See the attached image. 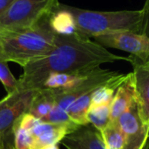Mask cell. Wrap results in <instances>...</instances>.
I'll return each mask as SVG.
<instances>
[{
    "mask_svg": "<svg viewBox=\"0 0 149 149\" xmlns=\"http://www.w3.org/2000/svg\"><path fill=\"white\" fill-rule=\"evenodd\" d=\"M129 61L128 57L114 54L105 47L79 33L57 35L53 49L23 67L19 79V91L40 90L51 73L87 74L104 63Z\"/></svg>",
    "mask_w": 149,
    "mask_h": 149,
    "instance_id": "obj_1",
    "label": "cell"
},
{
    "mask_svg": "<svg viewBox=\"0 0 149 149\" xmlns=\"http://www.w3.org/2000/svg\"><path fill=\"white\" fill-rule=\"evenodd\" d=\"M48 16L30 28L0 31V46L5 62H16L23 68L53 49L56 34L49 26Z\"/></svg>",
    "mask_w": 149,
    "mask_h": 149,
    "instance_id": "obj_2",
    "label": "cell"
},
{
    "mask_svg": "<svg viewBox=\"0 0 149 149\" xmlns=\"http://www.w3.org/2000/svg\"><path fill=\"white\" fill-rule=\"evenodd\" d=\"M73 14L77 32L87 38L117 33H140L141 10L98 12L68 6Z\"/></svg>",
    "mask_w": 149,
    "mask_h": 149,
    "instance_id": "obj_3",
    "label": "cell"
},
{
    "mask_svg": "<svg viewBox=\"0 0 149 149\" xmlns=\"http://www.w3.org/2000/svg\"><path fill=\"white\" fill-rule=\"evenodd\" d=\"M58 4L59 0H15L0 16V31L33 27L48 16Z\"/></svg>",
    "mask_w": 149,
    "mask_h": 149,
    "instance_id": "obj_4",
    "label": "cell"
},
{
    "mask_svg": "<svg viewBox=\"0 0 149 149\" xmlns=\"http://www.w3.org/2000/svg\"><path fill=\"white\" fill-rule=\"evenodd\" d=\"M120 73L98 68L88 74L86 77L78 84L67 90H51L54 104L61 109H67L78 97L95 91L111 80L117 77Z\"/></svg>",
    "mask_w": 149,
    "mask_h": 149,
    "instance_id": "obj_5",
    "label": "cell"
},
{
    "mask_svg": "<svg viewBox=\"0 0 149 149\" xmlns=\"http://www.w3.org/2000/svg\"><path fill=\"white\" fill-rule=\"evenodd\" d=\"M34 91H18L0 100V149H6L5 138L14 122L27 112Z\"/></svg>",
    "mask_w": 149,
    "mask_h": 149,
    "instance_id": "obj_6",
    "label": "cell"
},
{
    "mask_svg": "<svg viewBox=\"0 0 149 149\" xmlns=\"http://www.w3.org/2000/svg\"><path fill=\"white\" fill-rule=\"evenodd\" d=\"M104 47H111L128 52L142 60H149V38L141 33L117 32L93 38Z\"/></svg>",
    "mask_w": 149,
    "mask_h": 149,
    "instance_id": "obj_7",
    "label": "cell"
},
{
    "mask_svg": "<svg viewBox=\"0 0 149 149\" xmlns=\"http://www.w3.org/2000/svg\"><path fill=\"white\" fill-rule=\"evenodd\" d=\"M128 58L133 68L132 74L139 114L144 125L149 128V60L132 55Z\"/></svg>",
    "mask_w": 149,
    "mask_h": 149,
    "instance_id": "obj_8",
    "label": "cell"
},
{
    "mask_svg": "<svg viewBox=\"0 0 149 149\" xmlns=\"http://www.w3.org/2000/svg\"><path fill=\"white\" fill-rule=\"evenodd\" d=\"M125 137L124 149H143L148 140V127L142 122L136 101L116 121Z\"/></svg>",
    "mask_w": 149,
    "mask_h": 149,
    "instance_id": "obj_9",
    "label": "cell"
},
{
    "mask_svg": "<svg viewBox=\"0 0 149 149\" xmlns=\"http://www.w3.org/2000/svg\"><path fill=\"white\" fill-rule=\"evenodd\" d=\"M78 125H55L41 121L29 132L33 138L29 149H43L51 145L58 144L69 132L76 130Z\"/></svg>",
    "mask_w": 149,
    "mask_h": 149,
    "instance_id": "obj_10",
    "label": "cell"
},
{
    "mask_svg": "<svg viewBox=\"0 0 149 149\" xmlns=\"http://www.w3.org/2000/svg\"><path fill=\"white\" fill-rule=\"evenodd\" d=\"M60 143L67 149H106L100 132L89 125L78 126Z\"/></svg>",
    "mask_w": 149,
    "mask_h": 149,
    "instance_id": "obj_11",
    "label": "cell"
},
{
    "mask_svg": "<svg viewBox=\"0 0 149 149\" xmlns=\"http://www.w3.org/2000/svg\"><path fill=\"white\" fill-rule=\"evenodd\" d=\"M135 101L132 74H126L124 82L117 89L111 103V122H116Z\"/></svg>",
    "mask_w": 149,
    "mask_h": 149,
    "instance_id": "obj_12",
    "label": "cell"
},
{
    "mask_svg": "<svg viewBox=\"0 0 149 149\" xmlns=\"http://www.w3.org/2000/svg\"><path fill=\"white\" fill-rule=\"evenodd\" d=\"M48 23L52 31L57 35H71L77 33L74 16L67 5L59 3L49 14Z\"/></svg>",
    "mask_w": 149,
    "mask_h": 149,
    "instance_id": "obj_13",
    "label": "cell"
},
{
    "mask_svg": "<svg viewBox=\"0 0 149 149\" xmlns=\"http://www.w3.org/2000/svg\"><path fill=\"white\" fill-rule=\"evenodd\" d=\"M54 105L51 90L40 89L34 91L27 112L40 118H44Z\"/></svg>",
    "mask_w": 149,
    "mask_h": 149,
    "instance_id": "obj_14",
    "label": "cell"
},
{
    "mask_svg": "<svg viewBox=\"0 0 149 149\" xmlns=\"http://www.w3.org/2000/svg\"><path fill=\"white\" fill-rule=\"evenodd\" d=\"M90 74V73H89ZM87 74H73L68 73H51L44 81L41 89L67 90L80 84Z\"/></svg>",
    "mask_w": 149,
    "mask_h": 149,
    "instance_id": "obj_15",
    "label": "cell"
},
{
    "mask_svg": "<svg viewBox=\"0 0 149 149\" xmlns=\"http://www.w3.org/2000/svg\"><path fill=\"white\" fill-rule=\"evenodd\" d=\"M125 77L126 74L120 73L117 77L93 91L91 95V107L111 104L117 89L124 82Z\"/></svg>",
    "mask_w": 149,
    "mask_h": 149,
    "instance_id": "obj_16",
    "label": "cell"
},
{
    "mask_svg": "<svg viewBox=\"0 0 149 149\" xmlns=\"http://www.w3.org/2000/svg\"><path fill=\"white\" fill-rule=\"evenodd\" d=\"M93 92L88 93L78 97L66 111L69 118L78 125H90L87 115L91 107V95Z\"/></svg>",
    "mask_w": 149,
    "mask_h": 149,
    "instance_id": "obj_17",
    "label": "cell"
},
{
    "mask_svg": "<svg viewBox=\"0 0 149 149\" xmlns=\"http://www.w3.org/2000/svg\"><path fill=\"white\" fill-rule=\"evenodd\" d=\"M106 149H124L125 137L117 122H110L100 132Z\"/></svg>",
    "mask_w": 149,
    "mask_h": 149,
    "instance_id": "obj_18",
    "label": "cell"
},
{
    "mask_svg": "<svg viewBox=\"0 0 149 149\" xmlns=\"http://www.w3.org/2000/svg\"><path fill=\"white\" fill-rule=\"evenodd\" d=\"M87 118L89 124L100 132L111 122V104L90 107Z\"/></svg>",
    "mask_w": 149,
    "mask_h": 149,
    "instance_id": "obj_19",
    "label": "cell"
},
{
    "mask_svg": "<svg viewBox=\"0 0 149 149\" xmlns=\"http://www.w3.org/2000/svg\"><path fill=\"white\" fill-rule=\"evenodd\" d=\"M0 83L6 89L7 95H12L20 91L19 80L13 77L7 65V62L5 61H0Z\"/></svg>",
    "mask_w": 149,
    "mask_h": 149,
    "instance_id": "obj_20",
    "label": "cell"
},
{
    "mask_svg": "<svg viewBox=\"0 0 149 149\" xmlns=\"http://www.w3.org/2000/svg\"><path fill=\"white\" fill-rule=\"evenodd\" d=\"M12 131L14 135V147L13 149H29L33 138L29 132L19 127L15 123L13 125Z\"/></svg>",
    "mask_w": 149,
    "mask_h": 149,
    "instance_id": "obj_21",
    "label": "cell"
},
{
    "mask_svg": "<svg viewBox=\"0 0 149 149\" xmlns=\"http://www.w3.org/2000/svg\"><path fill=\"white\" fill-rule=\"evenodd\" d=\"M41 121L55 125H68L74 123L67 114L66 111L61 109L59 106L54 104L49 113L41 119Z\"/></svg>",
    "mask_w": 149,
    "mask_h": 149,
    "instance_id": "obj_22",
    "label": "cell"
},
{
    "mask_svg": "<svg viewBox=\"0 0 149 149\" xmlns=\"http://www.w3.org/2000/svg\"><path fill=\"white\" fill-rule=\"evenodd\" d=\"M40 122H41V120L40 118L34 117L33 115H32L28 112H25L14 123L16 125H18L19 127L25 129L26 131L30 132L33 127H35Z\"/></svg>",
    "mask_w": 149,
    "mask_h": 149,
    "instance_id": "obj_23",
    "label": "cell"
},
{
    "mask_svg": "<svg viewBox=\"0 0 149 149\" xmlns=\"http://www.w3.org/2000/svg\"><path fill=\"white\" fill-rule=\"evenodd\" d=\"M139 33L149 38V0H146L141 9V24Z\"/></svg>",
    "mask_w": 149,
    "mask_h": 149,
    "instance_id": "obj_24",
    "label": "cell"
},
{
    "mask_svg": "<svg viewBox=\"0 0 149 149\" xmlns=\"http://www.w3.org/2000/svg\"><path fill=\"white\" fill-rule=\"evenodd\" d=\"M15 0H0V16H1Z\"/></svg>",
    "mask_w": 149,
    "mask_h": 149,
    "instance_id": "obj_25",
    "label": "cell"
},
{
    "mask_svg": "<svg viewBox=\"0 0 149 149\" xmlns=\"http://www.w3.org/2000/svg\"><path fill=\"white\" fill-rule=\"evenodd\" d=\"M43 149H60V148H59V146H58V144H55V145L47 146L44 147Z\"/></svg>",
    "mask_w": 149,
    "mask_h": 149,
    "instance_id": "obj_26",
    "label": "cell"
},
{
    "mask_svg": "<svg viewBox=\"0 0 149 149\" xmlns=\"http://www.w3.org/2000/svg\"><path fill=\"white\" fill-rule=\"evenodd\" d=\"M0 61H4V58H3V54H2L1 46H0Z\"/></svg>",
    "mask_w": 149,
    "mask_h": 149,
    "instance_id": "obj_27",
    "label": "cell"
},
{
    "mask_svg": "<svg viewBox=\"0 0 149 149\" xmlns=\"http://www.w3.org/2000/svg\"><path fill=\"white\" fill-rule=\"evenodd\" d=\"M143 149H149V139L147 140V142H146V146H144Z\"/></svg>",
    "mask_w": 149,
    "mask_h": 149,
    "instance_id": "obj_28",
    "label": "cell"
},
{
    "mask_svg": "<svg viewBox=\"0 0 149 149\" xmlns=\"http://www.w3.org/2000/svg\"><path fill=\"white\" fill-rule=\"evenodd\" d=\"M148 139H149V128H148Z\"/></svg>",
    "mask_w": 149,
    "mask_h": 149,
    "instance_id": "obj_29",
    "label": "cell"
},
{
    "mask_svg": "<svg viewBox=\"0 0 149 149\" xmlns=\"http://www.w3.org/2000/svg\"><path fill=\"white\" fill-rule=\"evenodd\" d=\"M6 149H8V148H6Z\"/></svg>",
    "mask_w": 149,
    "mask_h": 149,
    "instance_id": "obj_30",
    "label": "cell"
}]
</instances>
